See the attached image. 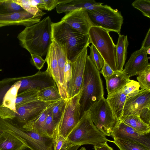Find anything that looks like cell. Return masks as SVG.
Wrapping results in <instances>:
<instances>
[{
	"label": "cell",
	"instance_id": "obj_10",
	"mask_svg": "<svg viewBox=\"0 0 150 150\" xmlns=\"http://www.w3.org/2000/svg\"><path fill=\"white\" fill-rule=\"evenodd\" d=\"M88 47L71 61L72 74L67 86L69 98H71L82 91L85 64L88 54Z\"/></svg>",
	"mask_w": 150,
	"mask_h": 150
},
{
	"label": "cell",
	"instance_id": "obj_31",
	"mask_svg": "<svg viewBox=\"0 0 150 150\" xmlns=\"http://www.w3.org/2000/svg\"><path fill=\"white\" fill-rule=\"evenodd\" d=\"M52 108L48 112L42 127L41 132L42 134L52 137L56 125L52 119L51 112Z\"/></svg>",
	"mask_w": 150,
	"mask_h": 150
},
{
	"label": "cell",
	"instance_id": "obj_4",
	"mask_svg": "<svg viewBox=\"0 0 150 150\" xmlns=\"http://www.w3.org/2000/svg\"><path fill=\"white\" fill-rule=\"evenodd\" d=\"M66 139L71 146L85 144L95 146L112 142L96 127L89 111L83 114Z\"/></svg>",
	"mask_w": 150,
	"mask_h": 150
},
{
	"label": "cell",
	"instance_id": "obj_38",
	"mask_svg": "<svg viewBox=\"0 0 150 150\" xmlns=\"http://www.w3.org/2000/svg\"><path fill=\"white\" fill-rule=\"evenodd\" d=\"M65 101L63 99L58 101L51 110L53 120L56 126L61 116Z\"/></svg>",
	"mask_w": 150,
	"mask_h": 150
},
{
	"label": "cell",
	"instance_id": "obj_32",
	"mask_svg": "<svg viewBox=\"0 0 150 150\" xmlns=\"http://www.w3.org/2000/svg\"><path fill=\"white\" fill-rule=\"evenodd\" d=\"M90 52L89 57L97 69L100 71L103 67L105 61L94 46L92 44L90 46Z\"/></svg>",
	"mask_w": 150,
	"mask_h": 150
},
{
	"label": "cell",
	"instance_id": "obj_28",
	"mask_svg": "<svg viewBox=\"0 0 150 150\" xmlns=\"http://www.w3.org/2000/svg\"><path fill=\"white\" fill-rule=\"evenodd\" d=\"M113 139L112 142L120 150H150V148L134 142L119 139Z\"/></svg>",
	"mask_w": 150,
	"mask_h": 150
},
{
	"label": "cell",
	"instance_id": "obj_49",
	"mask_svg": "<svg viewBox=\"0 0 150 150\" xmlns=\"http://www.w3.org/2000/svg\"><path fill=\"white\" fill-rule=\"evenodd\" d=\"M80 146L79 145H74L71 146L66 150H77Z\"/></svg>",
	"mask_w": 150,
	"mask_h": 150
},
{
	"label": "cell",
	"instance_id": "obj_29",
	"mask_svg": "<svg viewBox=\"0 0 150 150\" xmlns=\"http://www.w3.org/2000/svg\"><path fill=\"white\" fill-rule=\"evenodd\" d=\"M20 5L24 10L35 16L42 17L46 14L36 6L31 4L30 0H13Z\"/></svg>",
	"mask_w": 150,
	"mask_h": 150
},
{
	"label": "cell",
	"instance_id": "obj_19",
	"mask_svg": "<svg viewBox=\"0 0 150 150\" xmlns=\"http://www.w3.org/2000/svg\"><path fill=\"white\" fill-rule=\"evenodd\" d=\"M26 147L23 141L14 132L0 129V148L2 150H23Z\"/></svg>",
	"mask_w": 150,
	"mask_h": 150
},
{
	"label": "cell",
	"instance_id": "obj_50",
	"mask_svg": "<svg viewBox=\"0 0 150 150\" xmlns=\"http://www.w3.org/2000/svg\"><path fill=\"white\" fill-rule=\"evenodd\" d=\"M146 52L147 54H150V48H149L148 49L146 50Z\"/></svg>",
	"mask_w": 150,
	"mask_h": 150
},
{
	"label": "cell",
	"instance_id": "obj_39",
	"mask_svg": "<svg viewBox=\"0 0 150 150\" xmlns=\"http://www.w3.org/2000/svg\"><path fill=\"white\" fill-rule=\"evenodd\" d=\"M54 140V150H66L71 146L66 138L60 136L52 137Z\"/></svg>",
	"mask_w": 150,
	"mask_h": 150
},
{
	"label": "cell",
	"instance_id": "obj_22",
	"mask_svg": "<svg viewBox=\"0 0 150 150\" xmlns=\"http://www.w3.org/2000/svg\"><path fill=\"white\" fill-rule=\"evenodd\" d=\"M105 79L108 95L122 88L130 80L122 71H114L111 76Z\"/></svg>",
	"mask_w": 150,
	"mask_h": 150
},
{
	"label": "cell",
	"instance_id": "obj_7",
	"mask_svg": "<svg viewBox=\"0 0 150 150\" xmlns=\"http://www.w3.org/2000/svg\"><path fill=\"white\" fill-rule=\"evenodd\" d=\"M93 26L99 27L110 32L120 35L123 23V18L120 12L107 5H102L87 11Z\"/></svg>",
	"mask_w": 150,
	"mask_h": 150
},
{
	"label": "cell",
	"instance_id": "obj_52",
	"mask_svg": "<svg viewBox=\"0 0 150 150\" xmlns=\"http://www.w3.org/2000/svg\"><path fill=\"white\" fill-rule=\"evenodd\" d=\"M4 1L5 0H0V6L2 4Z\"/></svg>",
	"mask_w": 150,
	"mask_h": 150
},
{
	"label": "cell",
	"instance_id": "obj_51",
	"mask_svg": "<svg viewBox=\"0 0 150 150\" xmlns=\"http://www.w3.org/2000/svg\"><path fill=\"white\" fill-rule=\"evenodd\" d=\"M23 150H31L28 147H26L24 148Z\"/></svg>",
	"mask_w": 150,
	"mask_h": 150
},
{
	"label": "cell",
	"instance_id": "obj_8",
	"mask_svg": "<svg viewBox=\"0 0 150 150\" xmlns=\"http://www.w3.org/2000/svg\"><path fill=\"white\" fill-rule=\"evenodd\" d=\"M81 94L82 91L66 100L52 137L60 136L66 138L79 121L80 117L79 101Z\"/></svg>",
	"mask_w": 150,
	"mask_h": 150
},
{
	"label": "cell",
	"instance_id": "obj_30",
	"mask_svg": "<svg viewBox=\"0 0 150 150\" xmlns=\"http://www.w3.org/2000/svg\"><path fill=\"white\" fill-rule=\"evenodd\" d=\"M23 76L4 79L0 81V106L1 105L3 98L9 88L18 80Z\"/></svg>",
	"mask_w": 150,
	"mask_h": 150
},
{
	"label": "cell",
	"instance_id": "obj_14",
	"mask_svg": "<svg viewBox=\"0 0 150 150\" xmlns=\"http://www.w3.org/2000/svg\"><path fill=\"white\" fill-rule=\"evenodd\" d=\"M51 103L37 100L16 107V116L13 120L22 126Z\"/></svg>",
	"mask_w": 150,
	"mask_h": 150
},
{
	"label": "cell",
	"instance_id": "obj_45",
	"mask_svg": "<svg viewBox=\"0 0 150 150\" xmlns=\"http://www.w3.org/2000/svg\"><path fill=\"white\" fill-rule=\"evenodd\" d=\"M44 3L45 10L50 11L53 9L59 4V0H43Z\"/></svg>",
	"mask_w": 150,
	"mask_h": 150
},
{
	"label": "cell",
	"instance_id": "obj_41",
	"mask_svg": "<svg viewBox=\"0 0 150 150\" xmlns=\"http://www.w3.org/2000/svg\"><path fill=\"white\" fill-rule=\"evenodd\" d=\"M64 72L65 81L67 87L71 79L72 74L71 61L68 59L67 60L65 63Z\"/></svg>",
	"mask_w": 150,
	"mask_h": 150
},
{
	"label": "cell",
	"instance_id": "obj_46",
	"mask_svg": "<svg viewBox=\"0 0 150 150\" xmlns=\"http://www.w3.org/2000/svg\"><path fill=\"white\" fill-rule=\"evenodd\" d=\"M150 48V28H149L142 42L140 49L146 50Z\"/></svg>",
	"mask_w": 150,
	"mask_h": 150
},
{
	"label": "cell",
	"instance_id": "obj_12",
	"mask_svg": "<svg viewBox=\"0 0 150 150\" xmlns=\"http://www.w3.org/2000/svg\"><path fill=\"white\" fill-rule=\"evenodd\" d=\"M61 20L83 34H88L90 29L93 26L87 11L82 8L68 12Z\"/></svg>",
	"mask_w": 150,
	"mask_h": 150
},
{
	"label": "cell",
	"instance_id": "obj_6",
	"mask_svg": "<svg viewBox=\"0 0 150 150\" xmlns=\"http://www.w3.org/2000/svg\"><path fill=\"white\" fill-rule=\"evenodd\" d=\"M109 32L101 27L93 26L89 29V42L100 53L105 61L114 71H117L116 45Z\"/></svg>",
	"mask_w": 150,
	"mask_h": 150
},
{
	"label": "cell",
	"instance_id": "obj_15",
	"mask_svg": "<svg viewBox=\"0 0 150 150\" xmlns=\"http://www.w3.org/2000/svg\"><path fill=\"white\" fill-rule=\"evenodd\" d=\"M21 81V85L18 93L33 89L40 90L45 87L56 85L52 78L46 71H39L34 75L23 76Z\"/></svg>",
	"mask_w": 150,
	"mask_h": 150
},
{
	"label": "cell",
	"instance_id": "obj_35",
	"mask_svg": "<svg viewBox=\"0 0 150 150\" xmlns=\"http://www.w3.org/2000/svg\"><path fill=\"white\" fill-rule=\"evenodd\" d=\"M139 88L140 86L137 81L130 79L122 88V92L128 98L137 95L139 91Z\"/></svg>",
	"mask_w": 150,
	"mask_h": 150
},
{
	"label": "cell",
	"instance_id": "obj_16",
	"mask_svg": "<svg viewBox=\"0 0 150 150\" xmlns=\"http://www.w3.org/2000/svg\"><path fill=\"white\" fill-rule=\"evenodd\" d=\"M146 50L140 49L131 55L122 70L129 77L138 75L150 64Z\"/></svg>",
	"mask_w": 150,
	"mask_h": 150
},
{
	"label": "cell",
	"instance_id": "obj_9",
	"mask_svg": "<svg viewBox=\"0 0 150 150\" xmlns=\"http://www.w3.org/2000/svg\"><path fill=\"white\" fill-rule=\"evenodd\" d=\"M89 111L96 127L105 136H111L117 120L104 97L95 103Z\"/></svg>",
	"mask_w": 150,
	"mask_h": 150
},
{
	"label": "cell",
	"instance_id": "obj_40",
	"mask_svg": "<svg viewBox=\"0 0 150 150\" xmlns=\"http://www.w3.org/2000/svg\"><path fill=\"white\" fill-rule=\"evenodd\" d=\"M56 10L58 13L69 12L78 8L71 3L59 4L56 7Z\"/></svg>",
	"mask_w": 150,
	"mask_h": 150
},
{
	"label": "cell",
	"instance_id": "obj_24",
	"mask_svg": "<svg viewBox=\"0 0 150 150\" xmlns=\"http://www.w3.org/2000/svg\"><path fill=\"white\" fill-rule=\"evenodd\" d=\"M57 102L50 103L46 108L21 126L22 128L26 130H33L42 134L41 132V129L48 112Z\"/></svg>",
	"mask_w": 150,
	"mask_h": 150
},
{
	"label": "cell",
	"instance_id": "obj_48",
	"mask_svg": "<svg viewBox=\"0 0 150 150\" xmlns=\"http://www.w3.org/2000/svg\"><path fill=\"white\" fill-rule=\"evenodd\" d=\"M95 150H114L108 144L107 142L94 146Z\"/></svg>",
	"mask_w": 150,
	"mask_h": 150
},
{
	"label": "cell",
	"instance_id": "obj_1",
	"mask_svg": "<svg viewBox=\"0 0 150 150\" xmlns=\"http://www.w3.org/2000/svg\"><path fill=\"white\" fill-rule=\"evenodd\" d=\"M49 16L26 28L17 36L20 45L30 54L46 55L52 42V24Z\"/></svg>",
	"mask_w": 150,
	"mask_h": 150
},
{
	"label": "cell",
	"instance_id": "obj_18",
	"mask_svg": "<svg viewBox=\"0 0 150 150\" xmlns=\"http://www.w3.org/2000/svg\"><path fill=\"white\" fill-rule=\"evenodd\" d=\"M21 85V80L16 81L5 94L0 106L1 118L12 120L14 119L16 113V100Z\"/></svg>",
	"mask_w": 150,
	"mask_h": 150
},
{
	"label": "cell",
	"instance_id": "obj_54",
	"mask_svg": "<svg viewBox=\"0 0 150 150\" xmlns=\"http://www.w3.org/2000/svg\"><path fill=\"white\" fill-rule=\"evenodd\" d=\"M0 150H2L0 148Z\"/></svg>",
	"mask_w": 150,
	"mask_h": 150
},
{
	"label": "cell",
	"instance_id": "obj_5",
	"mask_svg": "<svg viewBox=\"0 0 150 150\" xmlns=\"http://www.w3.org/2000/svg\"><path fill=\"white\" fill-rule=\"evenodd\" d=\"M0 129L14 132L31 150H54L52 137L35 131L24 130L12 120L0 118Z\"/></svg>",
	"mask_w": 150,
	"mask_h": 150
},
{
	"label": "cell",
	"instance_id": "obj_27",
	"mask_svg": "<svg viewBox=\"0 0 150 150\" xmlns=\"http://www.w3.org/2000/svg\"><path fill=\"white\" fill-rule=\"evenodd\" d=\"M39 90L36 89H28L18 93L16 99V106L38 100Z\"/></svg>",
	"mask_w": 150,
	"mask_h": 150
},
{
	"label": "cell",
	"instance_id": "obj_36",
	"mask_svg": "<svg viewBox=\"0 0 150 150\" xmlns=\"http://www.w3.org/2000/svg\"><path fill=\"white\" fill-rule=\"evenodd\" d=\"M132 6L141 11L143 15L150 18V1L149 0H136Z\"/></svg>",
	"mask_w": 150,
	"mask_h": 150
},
{
	"label": "cell",
	"instance_id": "obj_23",
	"mask_svg": "<svg viewBox=\"0 0 150 150\" xmlns=\"http://www.w3.org/2000/svg\"><path fill=\"white\" fill-rule=\"evenodd\" d=\"M129 45L127 35H119L116 45V61L117 70L122 71L127 58Z\"/></svg>",
	"mask_w": 150,
	"mask_h": 150
},
{
	"label": "cell",
	"instance_id": "obj_17",
	"mask_svg": "<svg viewBox=\"0 0 150 150\" xmlns=\"http://www.w3.org/2000/svg\"><path fill=\"white\" fill-rule=\"evenodd\" d=\"M148 107H150V90L141 89L137 95L127 99L122 115L138 116L142 109Z\"/></svg>",
	"mask_w": 150,
	"mask_h": 150
},
{
	"label": "cell",
	"instance_id": "obj_42",
	"mask_svg": "<svg viewBox=\"0 0 150 150\" xmlns=\"http://www.w3.org/2000/svg\"><path fill=\"white\" fill-rule=\"evenodd\" d=\"M138 116L145 123L150 125V107L144 108L139 112Z\"/></svg>",
	"mask_w": 150,
	"mask_h": 150
},
{
	"label": "cell",
	"instance_id": "obj_53",
	"mask_svg": "<svg viewBox=\"0 0 150 150\" xmlns=\"http://www.w3.org/2000/svg\"><path fill=\"white\" fill-rule=\"evenodd\" d=\"M79 150H86V149L84 147H82Z\"/></svg>",
	"mask_w": 150,
	"mask_h": 150
},
{
	"label": "cell",
	"instance_id": "obj_26",
	"mask_svg": "<svg viewBox=\"0 0 150 150\" xmlns=\"http://www.w3.org/2000/svg\"><path fill=\"white\" fill-rule=\"evenodd\" d=\"M62 99L56 85L45 87L39 90V100L45 102H53Z\"/></svg>",
	"mask_w": 150,
	"mask_h": 150
},
{
	"label": "cell",
	"instance_id": "obj_33",
	"mask_svg": "<svg viewBox=\"0 0 150 150\" xmlns=\"http://www.w3.org/2000/svg\"><path fill=\"white\" fill-rule=\"evenodd\" d=\"M141 89L150 90V64L137 77Z\"/></svg>",
	"mask_w": 150,
	"mask_h": 150
},
{
	"label": "cell",
	"instance_id": "obj_3",
	"mask_svg": "<svg viewBox=\"0 0 150 150\" xmlns=\"http://www.w3.org/2000/svg\"><path fill=\"white\" fill-rule=\"evenodd\" d=\"M104 92L99 71L88 55L85 64L82 94L80 99V117L101 98Z\"/></svg>",
	"mask_w": 150,
	"mask_h": 150
},
{
	"label": "cell",
	"instance_id": "obj_21",
	"mask_svg": "<svg viewBox=\"0 0 150 150\" xmlns=\"http://www.w3.org/2000/svg\"><path fill=\"white\" fill-rule=\"evenodd\" d=\"M127 99V96L122 92V88L107 95L106 101L117 120L122 115Z\"/></svg>",
	"mask_w": 150,
	"mask_h": 150
},
{
	"label": "cell",
	"instance_id": "obj_2",
	"mask_svg": "<svg viewBox=\"0 0 150 150\" xmlns=\"http://www.w3.org/2000/svg\"><path fill=\"white\" fill-rule=\"evenodd\" d=\"M52 39L64 49L72 61L90 44L88 34H83L61 20L52 24Z\"/></svg>",
	"mask_w": 150,
	"mask_h": 150
},
{
	"label": "cell",
	"instance_id": "obj_25",
	"mask_svg": "<svg viewBox=\"0 0 150 150\" xmlns=\"http://www.w3.org/2000/svg\"><path fill=\"white\" fill-rule=\"evenodd\" d=\"M118 120L140 133L144 134L150 133V126L144 123L138 115H122Z\"/></svg>",
	"mask_w": 150,
	"mask_h": 150
},
{
	"label": "cell",
	"instance_id": "obj_20",
	"mask_svg": "<svg viewBox=\"0 0 150 150\" xmlns=\"http://www.w3.org/2000/svg\"><path fill=\"white\" fill-rule=\"evenodd\" d=\"M45 60L47 64L46 71L54 80L59 91L60 88L59 71L53 41L49 48Z\"/></svg>",
	"mask_w": 150,
	"mask_h": 150
},
{
	"label": "cell",
	"instance_id": "obj_11",
	"mask_svg": "<svg viewBox=\"0 0 150 150\" xmlns=\"http://www.w3.org/2000/svg\"><path fill=\"white\" fill-rule=\"evenodd\" d=\"M111 137L134 142L150 148V133L142 134L135 130L118 119L113 128Z\"/></svg>",
	"mask_w": 150,
	"mask_h": 150
},
{
	"label": "cell",
	"instance_id": "obj_34",
	"mask_svg": "<svg viewBox=\"0 0 150 150\" xmlns=\"http://www.w3.org/2000/svg\"><path fill=\"white\" fill-rule=\"evenodd\" d=\"M71 3L78 8H82L87 11L92 10L103 4L94 0H72Z\"/></svg>",
	"mask_w": 150,
	"mask_h": 150
},
{
	"label": "cell",
	"instance_id": "obj_44",
	"mask_svg": "<svg viewBox=\"0 0 150 150\" xmlns=\"http://www.w3.org/2000/svg\"><path fill=\"white\" fill-rule=\"evenodd\" d=\"M114 71L110 67L105 61L104 65L99 71L105 78L111 76L114 73Z\"/></svg>",
	"mask_w": 150,
	"mask_h": 150
},
{
	"label": "cell",
	"instance_id": "obj_47",
	"mask_svg": "<svg viewBox=\"0 0 150 150\" xmlns=\"http://www.w3.org/2000/svg\"><path fill=\"white\" fill-rule=\"evenodd\" d=\"M30 1L32 5L36 6L41 10H45V3L43 0H30Z\"/></svg>",
	"mask_w": 150,
	"mask_h": 150
},
{
	"label": "cell",
	"instance_id": "obj_43",
	"mask_svg": "<svg viewBox=\"0 0 150 150\" xmlns=\"http://www.w3.org/2000/svg\"><path fill=\"white\" fill-rule=\"evenodd\" d=\"M30 54L33 63L37 69L40 70L43 67L46 62L45 60L39 55L34 54Z\"/></svg>",
	"mask_w": 150,
	"mask_h": 150
},
{
	"label": "cell",
	"instance_id": "obj_37",
	"mask_svg": "<svg viewBox=\"0 0 150 150\" xmlns=\"http://www.w3.org/2000/svg\"><path fill=\"white\" fill-rule=\"evenodd\" d=\"M0 7V11L4 13H13L24 10L13 0H5Z\"/></svg>",
	"mask_w": 150,
	"mask_h": 150
},
{
	"label": "cell",
	"instance_id": "obj_13",
	"mask_svg": "<svg viewBox=\"0 0 150 150\" xmlns=\"http://www.w3.org/2000/svg\"><path fill=\"white\" fill-rule=\"evenodd\" d=\"M41 17L34 16L24 10L11 13L0 11V27L11 25L27 27L39 22Z\"/></svg>",
	"mask_w": 150,
	"mask_h": 150
}]
</instances>
